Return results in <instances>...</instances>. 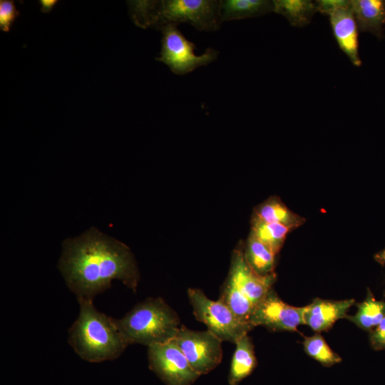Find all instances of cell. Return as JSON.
Listing matches in <instances>:
<instances>
[{
	"instance_id": "9",
	"label": "cell",
	"mask_w": 385,
	"mask_h": 385,
	"mask_svg": "<svg viewBox=\"0 0 385 385\" xmlns=\"http://www.w3.org/2000/svg\"><path fill=\"white\" fill-rule=\"evenodd\" d=\"M304 307L289 305L272 289L255 308L250 323L254 327L264 326L273 331L294 332L303 322Z\"/></svg>"
},
{
	"instance_id": "25",
	"label": "cell",
	"mask_w": 385,
	"mask_h": 385,
	"mask_svg": "<svg viewBox=\"0 0 385 385\" xmlns=\"http://www.w3.org/2000/svg\"><path fill=\"white\" fill-rule=\"evenodd\" d=\"M371 346L376 351L385 349V317L371 332H369Z\"/></svg>"
},
{
	"instance_id": "5",
	"label": "cell",
	"mask_w": 385,
	"mask_h": 385,
	"mask_svg": "<svg viewBox=\"0 0 385 385\" xmlns=\"http://www.w3.org/2000/svg\"><path fill=\"white\" fill-rule=\"evenodd\" d=\"M188 296L196 319L204 323L207 330L222 342L235 344L252 329L242 322L223 302L209 299L201 289L190 288Z\"/></svg>"
},
{
	"instance_id": "11",
	"label": "cell",
	"mask_w": 385,
	"mask_h": 385,
	"mask_svg": "<svg viewBox=\"0 0 385 385\" xmlns=\"http://www.w3.org/2000/svg\"><path fill=\"white\" fill-rule=\"evenodd\" d=\"M334 37L339 48L355 66L361 65L359 52V28L351 6L340 9L329 16Z\"/></svg>"
},
{
	"instance_id": "2",
	"label": "cell",
	"mask_w": 385,
	"mask_h": 385,
	"mask_svg": "<svg viewBox=\"0 0 385 385\" xmlns=\"http://www.w3.org/2000/svg\"><path fill=\"white\" fill-rule=\"evenodd\" d=\"M80 311L68 329V343L83 360L99 363L119 357L129 345L116 319L97 310L93 301L78 299Z\"/></svg>"
},
{
	"instance_id": "18",
	"label": "cell",
	"mask_w": 385,
	"mask_h": 385,
	"mask_svg": "<svg viewBox=\"0 0 385 385\" xmlns=\"http://www.w3.org/2000/svg\"><path fill=\"white\" fill-rule=\"evenodd\" d=\"M356 307V314L346 319L364 331L371 332L385 317V301L376 299L369 289L365 299Z\"/></svg>"
},
{
	"instance_id": "14",
	"label": "cell",
	"mask_w": 385,
	"mask_h": 385,
	"mask_svg": "<svg viewBox=\"0 0 385 385\" xmlns=\"http://www.w3.org/2000/svg\"><path fill=\"white\" fill-rule=\"evenodd\" d=\"M235 344L236 347L228 376L230 385H238L252 374L257 364L254 345L248 334L241 337Z\"/></svg>"
},
{
	"instance_id": "22",
	"label": "cell",
	"mask_w": 385,
	"mask_h": 385,
	"mask_svg": "<svg viewBox=\"0 0 385 385\" xmlns=\"http://www.w3.org/2000/svg\"><path fill=\"white\" fill-rule=\"evenodd\" d=\"M307 354L324 366H332L342 361V358L327 344L322 336L317 333L303 341Z\"/></svg>"
},
{
	"instance_id": "1",
	"label": "cell",
	"mask_w": 385,
	"mask_h": 385,
	"mask_svg": "<svg viewBox=\"0 0 385 385\" xmlns=\"http://www.w3.org/2000/svg\"><path fill=\"white\" fill-rule=\"evenodd\" d=\"M58 269L77 299L93 301L120 280L135 292L140 279L130 248L116 239L91 227L62 244Z\"/></svg>"
},
{
	"instance_id": "8",
	"label": "cell",
	"mask_w": 385,
	"mask_h": 385,
	"mask_svg": "<svg viewBox=\"0 0 385 385\" xmlns=\"http://www.w3.org/2000/svg\"><path fill=\"white\" fill-rule=\"evenodd\" d=\"M148 365L165 385H192L199 377L173 339L148 346Z\"/></svg>"
},
{
	"instance_id": "6",
	"label": "cell",
	"mask_w": 385,
	"mask_h": 385,
	"mask_svg": "<svg viewBox=\"0 0 385 385\" xmlns=\"http://www.w3.org/2000/svg\"><path fill=\"white\" fill-rule=\"evenodd\" d=\"M160 30L163 34L162 47L156 60L166 64L175 74H187L217 58L219 52L212 48H207L202 55H196L194 43L188 41L176 25H167Z\"/></svg>"
},
{
	"instance_id": "27",
	"label": "cell",
	"mask_w": 385,
	"mask_h": 385,
	"mask_svg": "<svg viewBox=\"0 0 385 385\" xmlns=\"http://www.w3.org/2000/svg\"><path fill=\"white\" fill-rule=\"evenodd\" d=\"M374 259L378 263L382 265H385V249L377 252L374 255Z\"/></svg>"
},
{
	"instance_id": "20",
	"label": "cell",
	"mask_w": 385,
	"mask_h": 385,
	"mask_svg": "<svg viewBox=\"0 0 385 385\" xmlns=\"http://www.w3.org/2000/svg\"><path fill=\"white\" fill-rule=\"evenodd\" d=\"M219 300L227 305L242 322L253 328L250 320L255 307L227 277L222 287Z\"/></svg>"
},
{
	"instance_id": "16",
	"label": "cell",
	"mask_w": 385,
	"mask_h": 385,
	"mask_svg": "<svg viewBox=\"0 0 385 385\" xmlns=\"http://www.w3.org/2000/svg\"><path fill=\"white\" fill-rule=\"evenodd\" d=\"M273 10L270 0H221L222 21L257 17Z\"/></svg>"
},
{
	"instance_id": "15",
	"label": "cell",
	"mask_w": 385,
	"mask_h": 385,
	"mask_svg": "<svg viewBox=\"0 0 385 385\" xmlns=\"http://www.w3.org/2000/svg\"><path fill=\"white\" fill-rule=\"evenodd\" d=\"M252 216L268 222H275L295 229L306 220L292 211L277 196H272L254 209Z\"/></svg>"
},
{
	"instance_id": "13",
	"label": "cell",
	"mask_w": 385,
	"mask_h": 385,
	"mask_svg": "<svg viewBox=\"0 0 385 385\" xmlns=\"http://www.w3.org/2000/svg\"><path fill=\"white\" fill-rule=\"evenodd\" d=\"M351 9L359 31L384 37L385 0H351Z\"/></svg>"
},
{
	"instance_id": "24",
	"label": "cell",
	"mask_w": 385,
	"mask_h": 385,
	"mask_svg": "<svg viewBox=\"0 0 385 385\" xmlns=\"http://www.w3.org/2000/svg\"><path fill=\"white\" fill-rule=\"evenodd\" d=\"M314 2L317 12L329 16L340 9L351 6V0H317Z\"/></svg>"
},
{
	"instance_id": "12",
	"label": "cell",
	"mask_w": 385,
	"mask_h": 385,
	"mask_svg": "<svg viewBox=\"0 0 385 385\" xmlns=\"http://www.w3.org/2000/svg\"><path fill=\"white\" fill-rule=\"evenodd\" d=\"M354 299L328 300L314 299L304 307V324L316 332H325L332 327L340 319H346L347 311L354 304Z\"/></svg>"
},
{
	"instance_id": "26",
	"label": "cell",
	"mask_w": 385,
	"mask_h": 385,
	"mask_svg": "<svg viewBox=\"0 0 385 385\" xmlns=\"http://www.w3.org/2000/svg\"><path fill=\"white\" fill-rule=\"evenodd\" d=\"M57 1L55 0H41L40 4L41 5V11L43 12H48L51 10L53 6L56 4Z\"/></svg>"
},
{
	"instance_id": "17",
	"label": "cell",
	"mask_w": 385,
	"mask_h": 385,
	"mask_svg": "<svg viewBox=\"0 0 385 385\" xmlns=\"http://www.w3.org/2000/svg\"><path fill=\"white\" fill-rule=\"evenodd\" d=\"M243 252L246 262L256 273L265 276L274 272L277 255L251 233L243 245Z\"/></svg>"
},
{
	"instance_id": "10",
	"label": "cell",
	"mask_w": 385,
	"mask_h": 385,
	"mask_svg": "<svg viewBox=\"0 0 385 385\" xmlns=\"http://www.w3.org/2000/svg\"><path fill=\"white\" fill-rule=\"evenodd\" d=\"M244 243L239 242L232 251L229 277L256 307L272 289L276 274L260 275L245 260Z\"/></svg>"
},
{
	"instance_id": "4",
	"label": "cell",
	"mask_w": 385,
	"mask_h": 385,
	"mask_svg": "<svg viewBox=\"0 0 385 385\" xmlns=\"http://www.w3.org/2000/svg\"><path fill=\"white\" fill-rule=\"evenodd\" d=\"M116 322L129 344L148 347L173 339L181 327L177 313L160 297L138 303Z\"/></svg>"
},
{
	"instance_id": "3",
	"label": "cell",
	"mask_w": 385,
	"mask_h": 385,
	"mask_svg": "<svg viewBox=\"0 0 385 385\" xmlns=\"http://www.w3.org/2000/svg\"><path fill=\"white\" fill-rule=\"evenodd\" d=\"M130 10L142 28L188 23L201 31H215L222 23L221 0L133 1Z\"/></svg>"
},
{
	"instance_id": "23",
	"label": "cell",
	"mask_w": 385,
	"mask_h": 385,
	"mask_svg": "<svg viewBox=\"0 0 385 385\" xmlns=\"http://www.w3.org/2000/svg\"><path fill=\"white\" fill-rule=\"evenodd\" d=\"M15 6L11 1H0V28L4 31H9L11 24L18 16Z\"/></svg>"
},
{
	"instance_id": "19",
	"label": "cell",
	"mask_w": 385,
	"mask_h": 385,
	"mask_svg": "<svg viewBox=\"0 0 385 385\" xmlns=\"http://www.w3.org/2000/svg\"><path fill=\"white\" fill-rule=\"evenodd\" d=\"M273 11L284 16L292 26L308 25L317 12L315 2L310 0H273Z\"/></svg>"
},
{
	"instance_id": "7",
	"label": "cell",
	"mask_w": 385,
	"mask_h": 385,
	"mask_svg": "<svg viewBox=\"0 0 385 385\" xmlns=\"http://www.w3.org/2000/svg\"><path fill=\"white\" fill-rule=\"evenodd\" d=\"M174 340L200 376L208 374L222 361V342L207 329L195 331L181 326Z\"/></svg>"
},
{
	"instance_id": "21",
	"label": "cell",
	"mask_w": 385,
	"mask_h": 385,
	"mask_svg": "<svg viewBox=\"0 0 385 385\" xmlns=\"http://www.w3.org/2000/svg\"><path fill=\"white\" fill-rule=\"evenodd\" d=\"M293 229L275 222L261 220L252 215L250 233L267 245L277 255L282 249L287 235Z\"/></svg>"
}]
</instances>
